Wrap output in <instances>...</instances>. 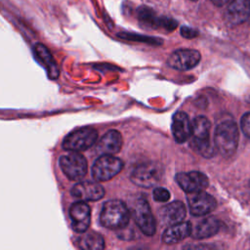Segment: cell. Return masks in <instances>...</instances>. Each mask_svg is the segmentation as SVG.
Segmentation results:
<instances>
[{
	"instance_id": "6da1fadb",
	"label": "cell",
	"mask_w": 250,
	"mask_h": 250,
	"mask_svg": "<svg viewBox=\"0 0 250 250\" xmlns=\"http://www.w3.org/2000/svg\"><path fill=\"white\" fill-rule=\"evenodd\" d=\"M238 140V128L233 120H225L216 127L214 144L221 155L225 157L231 156L236 151Z\"/></svg>"
},
{
	"instance_id": "7a4b0ae2",
	"label": "cell",
	"mask_w": 250,
	"mask_h": 250,
	"mask_svg": "<svg viewBox=\"0 0 250 250\" xmlns=\"http://www.w3.org/2000/svg\"><path fill=\"white\" fill-rule=\"evenodd\" d=\"M130 211L121 200L110 199L104 203L101 214V224L109 229H121L127 227Z\"/></svg>"
},
{
	"instance_id": "3957f363",
	"label": "cell",
	"mask_w": 250,
	"mask_h": 250,
	"mask_svg": "<svg viewBox=\"0 0 250 250\" xmlns=\"http://www.w3.org/2000/svg\"><path fill=\"white\" fill-rule=\"evenodd\" d=\"M211 123L205 116L199 115L192 121V133L189 146L203 157H212L215 153L210 142Z\"/></svg>"
},
{
	"instance_id": "277c9868",
	"label": "cell",
	"mask_w": 250,
	"mask_h": 250,
	"mask_svg": "<svg viewBox=\"0 0 250 250\" xmlns=\"http://www.w3.org/2000/svg\"><path fill=\"white\" fill-rule=\"evenodd\" d=\"M162 168L156 162H144L137 165L130 176L132 183L135 185L148 188L156 186L162 178Z\"/></svg>"
},
{
	"instance_id": "5b68a950",
	"label": "cell",
	"mask_w": 250,
	"mask_h": 250,
	"mask_svg": "<svg viewBox=\"0 0 250 250\" xmlns=\"http://www.w3.org/2000/svg\"><path fill=\"white\" fill-rule=\"evenodd\" d=\"M131 214L136 225L146 235L152 236L156 231V223L150 206L146 198L139 197L132 205Z\"/></svg>"
},
{
	"instance_id": "8992f818",
	"label": "cell",
	"mask_w": 250,
	"mask_h": 250,
	"mask_svg": "<svg viewBox=\"0 0 250 250\" xmlns=\"http://www.w3.org/2000/svg\"><path fill=\"white\" fill-rule=\"evenodd\" d=\"M98 139L97 131L92 127H82L72 131L62 141V146L69 151H82L91 147Z\"/></svg>"
},
{
	"instance_id": "52a82bcc",
	"label": "cell",
	"mask_w": 250,
	"mask_h": 250,
	"mask_svg": "<svg viewBox=\"0 0 250 250\" xmlns=\"http://www.w3.org/2000/svg\"><path fill=\"white\" fill-rule=\"evenodd\" d=\"M123 168V162L111 154H104L96 159L92 167V176L96 181L105 182L116 176Z\"/></svg>"
},
{
	"instance_id": "ba28073f",
	"label": "cell",
	"mask_w": 250,
	"mask_h": 250,
	"mask_svg": "<svg viewBox=\"0 0 250 250\" xmlns=\"http://www.w3.org/2000/svg\"><path fill=\"white\" fill-rule=\"evenodd\" d=\"M59 164L63 174L71 181L81 180L87 174V160L82 154L77 153V151L62 155Z\"/></svg>"
},
{
	"instance_id": "9c48e42d",
	"label": "cell",
	"mask_w": 250,
	"mask_h": 250,
	"mask_svg": "<svg viewBox=\"0 0 250 250\" xmlns=\"http://www.w3.org/2000/svg\"><path fill=\"white\" fill-rule=\"evenodd\" d=\"M175 180L179 187L187 193L202 191L209 185L207 176L198 171L179 173L176 175Z\"/></svg>"
},
{
	"instance_id": "30bf717a",
	"label": "cell",
	"mask_w": 250,
	"mask_h": 250,
	"mask_svg": "<svg viewBox=\"0 0 250 250\" xmlns=\"http://www.w3.org/2000/svg\"><path fill=\"white\" fill-rule=\"evenodd\" d=\"M200 59L201 56L197 50L179 49L169 56L167 63L177 70H188L196 66L200 62Z\"/></svg>"
},
{
	"instance_id": "8fae6325",
	"label": "cell",
	"mask_w": 250,
	"mask_h": 250,
	"mask_svg": "<svg viewBox=\"0 0 250 250\" xmlns=\"http://www.w3.org/2000/svg\"><path fill=\"white\" fill-rule=\"evenodd\" d=\"M189 194L190 195L188 197V208L190 214L193 216H205L217 207L216 199L203 190Z\"/></svg>"
},
{
	"instance_id": "7c38bea8",
	"label": "cell",
	"mask_w": 250,
	"mask_h": 250,
	"mask_svg": "<svg viewBox=\"0 0 250 250\" xmlns=\"http://www.w3.org/2000/svg\"><path fill=\"white\" fill-rule=\"evenodd\" d=\"M138 19L140 21L149 27L159 28L162 27L168 31L174 30L178 26V22L171 18L158 17L153 10L146 6H141L138 8Z\"/></svg>"
},
{
	"instance_id": "4fadbf2b",
	"label": "cell",
	"mask_w": 250,
	"mask_h": 250,
	"mask_svg": "<svg viewBox=\"0 0 250 250\" xmlns=\"http://www.w3.org/2000/svg\"><path fill=\"white\" fill-rule=\"evenodd\" d=\"M69 216L71 219V228L77 233L85 232L91 222V210L84 201H77L69 208Z\"/></svg>"
},
{
	"instance_id": "5bb4252c",
	"label": "cell",
	"mask_w": 250,
	"mask_h": 250,
	"mask_svg": "<svg viewBox=\"0 0 250 250\" xmlns=\"http://www.w3.org/2000/svg\"><path fill=\"white\" fill-rule=\"evenodd\" d=\"M71 195L81 201H96L104 197V188L94 181H83L73 186Z\"/></svg>"
},
{
	"instance_id": "9a60e30c",
	"label": "cell",
	"mask_w": 250,
	"mask_h": 250,
	"mask_svg": "<svg viewBox=\"0 0 250 250\" xmlns=\"http://www.w3.org/2000/svg\"><path fill=\"white\" fill-rule=\"evenodd\" d=\"M250 18V0H231L225 13V20L230 26L243 23Z\"/></svg>"
},
{
	"instance_id": "2e32d148",
	"label": "cell",
	"mask_w": 250,
	"mask_h": 250,
	"mask_svg": "<svg viewBox=\"0 0 250 250\" xmlns=\"http://www.w3.org/2000/svg\"><path fill=\"white\" fill-rule=\"evenodd\" d=\"M171 128L173 137L179 144L185 143L191 137L192 123L190 122L188 115L184 111H178L174 114Z\"/></svg>"
},
{
	"instance_id": "e0dca14e",
	"label": "cell",
	"mask_w": 250,
	"mask_h": 250,
	"mask_svg": "<svg viewBox=\"0 0 250 250\" xmlns=\"http://www.w3.org/2000/svg\"><path fill=\"white\" fill-rule=\"evenodd\" d=\"M123 139L117 130L107 131L96 145V150L101 155L104 154H115L120 151Z\"/></svg>"
},
{
	"instance_id": "ac0fdd59",
	"label": "cell",
	"mask_w": 250,
	"mask_h": 250,
	"mask_svg": "<svg viewBox=\"0 0 250 250\" xmlns=\"http://www.w3.org/2000/svg\"><path fill=\"white\" fill-rule=\"evenodd\" d=\"M187 215V209L183 202L173 201L160 208L159 217L162 223L166 225H174L183 222Z\"/></svg>"
},
{
	"instance_id": "d6986e66",
	"label": "cell",
	"mask_w": 250,
	"mask_h": 250,
	"mask_svg": "<svg viewBox=\"0 0 250 250\" xmlns=\"http://www.w3.org/2000/svg\"><path fill=\"white\" fill-rule=\"evenodd\" d=\"M192 228L189 222H180L169 226L162 233V241L166 244L178 243L191 234Z\"/></svg>"
},
{
	"instance_id": "ffe728a7",
	"label": "cell",
	"mask_w": 250,
	"mask_h": 250,
	"mask_svg": "<svg viewBox=\"0 0 250 250\" xmlns=\"http://www.w3.org/2000/svg\"><path fill=\"white\" fill-rule=\"evenodd\" d=\"M33 51L38 61H40L47 69L48 76L51 79H57L60 74L59 67L48 48L41 43H36L33 47Z\"/></svg>"
},
{
	"instance_id": "44dd1931",
	"label": "cell",
	"mask_w": 250,
	"mask_h": 250,
	"mask_svg": "<svg viewBox=\"0 0 250 250\" xmlns=\"http://www.w3.org/2000/svg\"><path fill=\"white\" fill-rule=\"evenodd\" d=\"M220 229V222L215 217H208L201 220L192 229L191 237L194 239H204L215 235Z\"/></svg>"
},
{
	"instance_id": "7402d4cb",
	"label": "cell",
	"mask_w": 250,
	"mask_h": 250,
	"mask_svg": "<svg viewBox=\"0 0 250 250\" xmlns=\"http://www.w3.org/2000/svg\"><path fill=\"white\" fill-rule=\"evenodd\" d=\"M77 245L84 250H101L104 248V240L100 233L89 231L78 238Z\"/></svg>"
},
{
	"instance_id": "603a6c76",
	"label": "cell",
	"mask_w": 250,
	"mask_h": 250,
	"mask_svg": "<svg viewBox=\"0 0 250 250\" xmlns=\"http://www.w3.org/2000/svg\"><path fill=\"white\" fill-rule=\"evenodd\" d=\"M118 36L120 38H123V39L134 40V41H142V42H146V43L153 44V45H157V44H161L162 43V40H160L159 38L142 36V35H139V34H133V33H127V32L119 33Z\"/></svg>"
},
{
	"instance_id": "cb8c5ba5",
	"label": "cell",
	"mask_w": 250,
	"mask_h": 250,
	"mask_svg": "<svg viewBox=\"0 0 250 250\" xmlns=\"http://www.w3.org/2000/svg\"><path fill=\"white\" fill-rule=\"evenodd\" d=\"M152 197L155 201L164 203V202H167L170 199L171 194H170L168 189L158 187V188H154V189L152 191Z\"/></svg>"
},
{
	"instance_id": "d4e9b609",
	"label": "cell",
	"mask_w": 250,
	"mask_h": 250,
	"mask_svg": "<svg viewBox=\"0 0 250 250\" xmlns=\"http://www.w3.org/2000/svg\"><path fill=\"white\" fill-rule=\"evenodd\" d=\"M240 127L243 132V134L250 138V112H247L243 114L240 120Z\"/></svg>"
},
{
	"instance_id": "484cf974",
	"label": "cell",
	"mask_w": 250,
	"mask_h": 250,
	"mask_svg": "<svg viewBox=\"0 0 250 250\" xmlns=\"http://www.w3.org/2000/svg\"><path fill=\"white\" fill-rule=\"evenodd\" d=\"M181 34L185 38L191 39V38H194L198 35V31L194 28L189 27V26H182L181 27Z\"/></svg>"
},
{
	"instance_id": "4316f807",
	"label": "cell",
	"mask_w": 250,
	"mask_h": 250,
	"mask_svg": "<svg viewBox=\"0 0 250 250\" xmlns=\"http://www.w3.org/2000/svg\"><path fill=\"white\" fill-rule=\"evenodd\" d=\"M213 2L214 5L218 6V7H221V6H224L225 4H227L229 0H211Z\"/></svg>"
},
{
	"instance_id": "83f0119b",
	"label": "cell",
	"mask_w": 250,
	"mask_h": 250,
	"mask_svg": "<svg viewBox=\"0 0 250 250\" xmlns=\"http://www.w3.org/2000/svg\"><path fill=\"white\" fill-rule=\"evenodd\" d=\"M191 1H196V0H191Z\"/></svg>"
},
{
	"instance_id": "f1b7e54d",
	"label": "cell",
	"mask_w": 250,
	"mask_h": 250,
	"mask_svg": "<svg viewBox=\"0 0 250 250\" xmlns=\"http://www.w3.org/2000/svg\"><path fill=\"white\" fill-rule=\"evenodd\" d=\"M249 21H250V18H249Z\"/></svg>"
}]
</instances>
